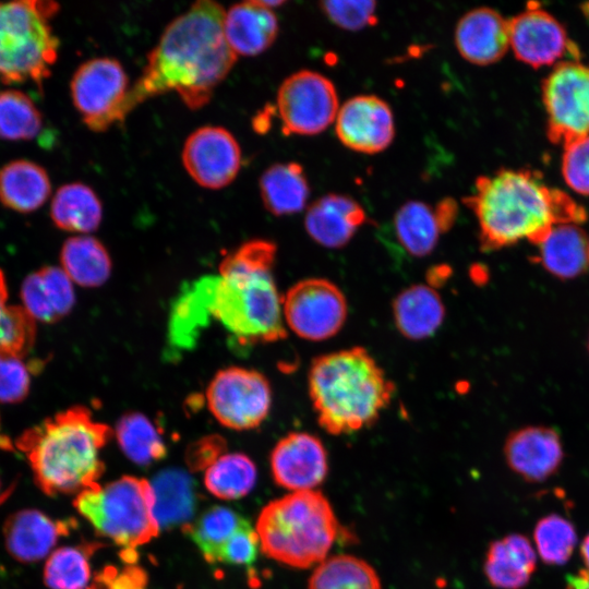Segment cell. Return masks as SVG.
Masks as SVG:
<instances>
[{
    "label": "cell",
    "instance_id": "6da1fadb",
    "mask_svg": "<svg viewBox=\"0 0 589 589\" xmlns=\"http://www.w3.org/2000/svg\"><path fill=\"white\" fill-rule=\"evenodd\" d=\"M225 9L201 0L173 19L147 56V62L127 96L125 110L149 97L176 92L196 110L207 105L214 89L236 63L223 28Z\"/></svg>",
    "mask_w": 589,
    "mask_h": 589
},
{
    "label": "cell",
    "instance_id": "7a4b0ae2",
    "mask_svg": "<svg viewBox=\"0 0 589 589\" xmlns=\"http://www.w3.org/2000/svg\"><path fill=\"white\" fill-rule=\"evenodd\" d=\"M276 244L254 239L228 253L218 275L197 279L209 321H216L237 345L275 342L287 336L283 297L273 266Z\"/></svg>",
    "mask_w": 589,
    "mask_h": 589
},
{
    "label": "cell",
    "instance_id": "3957f363",
    "mask_svg": "<svg viewBox=\"0 0 589 589\" xmlns=\"http://www.w3.org/2000/svg\"><path fill=\"white\" fill-rule=\"evenodd\" d=\"M464 203L477 217L483 251L524 239L539 245L555 225H579L587 217L585 208L567 193L550 188L529 169H500L478 177L474 192Z\"/></svg>",
    "mask_w": 589,
    "mask_h": 589
},
{
    "label": "cell",
    "instance_id": "277c9868",
    "mask_svg": "<svg viewBox=\"0 0 589 589\" xmlns=\"http://www.w3.org/2000/svg\"><path fill=\"white\" fill-rule=\"evenodd\" d=\"M111 435V428L95 420L88 408L73 406L25 430L15 447L45 494H79L99 484L101 450Z\"/></svg>",
    "mask_w": 589,
    "mask_h": 589
},
{
    "label": "cell",
    "instance_id": "5b68a950",
    "mask_svg": "<svg viewBox=\"0 0 589 589\" xmlns=\"http://www.w3.org/2000/svg\"><path fill=\"white\" fill-rule=\"evenodd\" d=\"M308 387L317 422L332 435L372 425L395 393L384 370L365 348L357 346L316 357Z\"/></svg>",
    "mask_w": 589,
    "mask_h": 589
},
{
    "label": "cell",
    "instance_id": "8992f818",
    "mask_svg": "<svg viewBox=\"0 0 589 589\" xmlns=\"http://www.w3.org/2000/svg\"><path fill=\"white\" fill-rule=\"evenodd\" d=\"M339 529L328 500L315 490L291 492L269 502L255 528L264 554L293 568L322 563Z\"/></svg>",
    "mask_w": 589,
    "mask_h": 589
},
{
    "label": "cell",
    "instance_id": "52a82bcc",
    "mask_svg": "<svg viewBox=\"0 0 589 589\" xmlns=\"http://www.w3.org/2000/svg\"><path fill=\"white\" fill-rule=\"evenodd\" d=\"M59 4L44 0L0 2V82H33L40 88L58 58L49 21Z\"/></svg>",
    "mask_w": 589,
    "mask_h": 589
},
{
    "label": "cell",
    "instance_id": "ba28073f",
    "mask_svg": "<svg viewBox=\"0 0 589 589\" xmlns=\"http://www.w3.org/2000/svg\"><path fill=\"white\" fill-rule=\"evenodd\" d=\"M73 505L101 536L122 548L135 550L159 532L152 484L143 478L123 476L106 485L97 484L76 494Z\"/></svg>",
    "mask_w": 589,
    "mask_h": 589
},
{
    "label": "cell",
    "instance_id": "9c48e42d",
    "mask_svg": "<svg viewBox=\"0 0 589 589\" xmlns=\"http://www.w3.org/2000/svg\"><path fill=\"white\" fill-rule=\"evenodd\" d=\"M130 91L122 64L110 57L85 61L74 72L70 92L73 105L87 128L103 132L123 122Z\"/></svg>",
    "mask_w": 589,
    "mask_h": 589
},
{
    "label": "cell",
    "instance_id": "30bf717a",
    "mask_svg": "<svg viewBox=\"0 0 589 589\" xmlns=\"http://www.w3.org/2000/svg\"><path fill=\"white\" fill-rule=\"evenodd\" d=\"M548 137L565 145L589 134V63L560 61L542 84Z\"/></svg>",
    "mask_w": 589,
    "mask_h": 589
},
{
    "label": "cell",
    "instance_id": "8fae6325",
    "mask_svg": "<svg viewBox=\"0 0 589 589\" xmlns=\"http://www.w3.org/2000/svg\"><path fill=\"white\" fill-rule=\"evenodd\" d=\"M206 402L221 425L238 431L255 429L271 411V384L256 370L228 366L213 376L206 389Z\"/></svg>",
    "mask_w": 589,
    "mask_h": 589
},
{
    "label": "cell",
    "instance_id": "7c38bea8",
    "mask_svg": "<svg viewBox=\"0 0 589 589\" xmlns=\"http://www.w3.org/2000/svg\"><path fill=\"white\" fill-rule=\"evenodd\" d=\"M347 314L344 292L325 278L300 280L283 297L285 325L305 340L322 341L334 337L345 325Z\"/></svg>",
    "mask_w": 589,
    "mask_h": 589
},
{
    "label": "cell",
    "instance_id": "4fadbf2b",
    "mask_svg": "<svg viewBox=\"0 0 589 589\" xmlns=\"http://www.w3.org/2000/svg\"><path fill=\"white\" fill-rule=\"evenodd\" d=\"M338 110L334 84L318 72L300 70L279 86L277 111L287 135L318 134L336 120Z\"/></svg>",
    "mask_w": 589,
    "mask_h": 589
},
{
    "label": "cell",
    "instance_id": "5bb4252c",
    "mask_svg": "<svg viewBox=\"0 0 589 589\" xmlns=\"http://www.w3.org/2000/svg\"><path fill=\"white\" fill-rule=\"evenodd\" d=\"M181 156L190 177L212 190L230 184L241 167L238 141L218 125H204L193 131L184 142Z\"/></svg>",
    "mask_w": 589,
    "mask_h": 589
},
{
    "label": "cell",
    "instance_id": "9a60e30c",
    "mask_svg": "<svg viewBox=\"0 0 589 589\" xmlns=\"http://www.w3.org/2000/svg\"><path fill=\"white\" fill-rule=\"evenodd\" d=\"M508 29L515 56L532 67L551 64L566 52L579 57L564 26L537 3H529L526 10L508 20Z\"/></svg>",
    "mask_w": 589,
    "mask_h": 589
},
{
    "label": "cell",
    "instance_id": "2e32d148",
    "mask_svg": "<svg viewBox=\"0 0 589 589\" xmlns=\"http://www.w3.org/2000/svg\"><path fill=\"white\" fill-rule=\"evenodd\" d=\"M336 134L348 148L363 154H377L394 140L395 124L389 105L374 95L348 99L338 110Z\"/></svg>",
    "mask_w": 589,
    "mask_h": 589
},
{
    "label": "cell",
    "instance_id": "e0dca14e",
    "mask_svg": "<svg viewBox=\"0 0 589 589\" xmlns=\"http://www.w3.org/2000/svg\"><path fill=\"white\" fill-rule=\"evenodd\" d=\"M269 461L275 482L291 492L314 490L328 472L324 444L306 432H291L281 437Z\"/></svg>",
    "mask_w": 589,
    "mask_h": 589
},
{
    "label": "cell",
    "instance_id": "ac0fdd59",
    "mask_svg": "<svg viewBox=\"0 0 589 589\" xmlns=\"http://www.w3.org/2000/svg\"><path fill=\"white\" fill-rule=\"evenodd\" d=\"M508 467L527 482H542L561 467L564 449L560 434L549 426H525L513 431L504 443Z\"/></svg>",
    "mask_w": 589,
    "mask_h": 589
},
{
    "label": "cell",
    "instance_id": "d6986e66",
    "mask_svg": "<svg viewBox=\"0 0 589 589\" xmlns=\"http://www.w3.org/2000/svg\"><path fill=\"white\" fill-rule=\"evenodd\" d=\"M72 524V520L52 519L38 509H20L4 521L5 549L19 562H38L49 556L59 539L70 532Z\"/></svg>",
    "mask_w": 589,
    "mask_h": 589
},
{
    "label": "cell",
    "instance_id": "ffe728a7",
    "mask_svg": "<svg viewBox=\"0 0 589 589\" xmlns=\"http://www.w3.org/2000/svg\"><path fill=\"white\" fill-rule=\"evenodd\" d=\"M455 44L465 60L478 65L494 63L509 47L508 20L491 8L472 9L458 21Z\"/></svg>",
    "mask_w": 589,
    "mask_h": 589
},
{
    "label": "cell",
    "instance_id": "44dd1931",
    "mask_svg": "<svg viewBox=\"0 0 589 589\" xmlns=\"http://www.w3.org/2000/svg\"><path fill=\"white\" fill-rule=\"evenodd\" d=\"M366 221L363 207L352 197L329 193L313 202L304 228L313 241L329 249L345 247Z\"/></svg>",
    "mask_w": 589,
    "mask_h": 589
},
{
    "label": "cell",
    "instance_id": "7402d4cb",
    "mask_svg": "<svg viewBox=\"0 0 589 589\" xmlns=\"http://www.w3.org/2000/svg\"><path fill=\"white\" fill-rule=\"evenodd\" d=\"M223 28L236 55L256 56L275 41L278 21L272 9L251 0L233 4L225 11Z\"/></svg>",
    "mask_w": 589,
    "mask_h": 589
},
{
    "label": "cell",
    "instance_id": "603a6c76",
    "mask_svg": "<svg viewBox=\"0 0 589 589\" xmlns=\"http://www.w3.org/2000/svg\"><path fill=\"white\" fill-rule=\"evenodd\" d=\"M24 310L36 321L53 323L75 303L72 280L61 267L45 266L28 275L21 288Z\"/></svg>",
    "mask_w": 589,
    "mask_h": 589
},
{
    "label": "cell",
    "instance_id": "cb8c5ba5",
    "mask_svg": "<svg viewBox=\"0 0 589 589\" xmlns=\"http://www.w3.org/2000/svg\"><path fill=\"white\" fill-rule=\"evenodd\" d=\"M392 312L398 332L409 340L433 336L444 322L445 306L431 285L416 284L393 300Z\"/></svg>",
    "mask_w": 589,
    "mask_h": 589
},
{
    "label": "cell",
    "instance_id": "d4e9b609",
    "mask_svg": "<svg viewBox=\"0 0 589 589\" xmlns=\"http://www.w3.org/2000/svg\"><path fill=\"white\" fill-rule=\"evenodd\" d=\"M484 574L500 589H521L528 585L537 567V553L525 536L507 534L488 548Z\"/></svg>",
    "mask_w": 589,
    "mask_h": 589
},
{
    "label": "cell",
    "instance_id": "484cf974",
    "mask_svg": "<svg viewBox=\"0 0 589 589\" xmlns=\"http://www.w3.org/2000/svg\"><path fill=\"white\" fill-rule=\"evenodd\" d=\"M51 193L47 171L27 159H15L0 169V202L7 208L31 213L41 207Z\"/></svg>",
    "mask_w": 589,
    "mask_h": 589
},
{
    "label": "cell",
    "instance_id": "4316f807",
    "mask_svg": "<svg viewBox=\"0 0 589 589\" xmlns=\"http://www.w3.org/2000/svg\"><path fill=\"white\" fill-rule=\"evenodd\" d=\"M588 245L578 224H557L539 244V262L556 278L573 279L589 265Z\"/></svg>",
    "mask_w": 589,
    "mask_h": 589
},
{
    "label": "cell",
    "instance_id": "83f0119b",
    "mask_svg": "<svg viewBox=\"0 0 589 589\" xmlns=\"http://www.w3.org/2000/svg\"><path fill=\"white\" fill-rule=\"evenodd\" d=\"M259 188L265 208L275 216L301 212L310 195L303 167L294 161L269 166L260 177Z\"/></svg>",
    "mask_w": 589,
    "mask_h": 589
},
{
    "label": "cell",
    "instance_id": "f1b7e54d",
    "mask_svg": "<svg viewBox=\"0 0 589 589\" xmlns=\"http://www.w3.org/2000/svg\"><path fill=\"white\" fill-rule=\"evenodd\" d=\"M53 224L64 231L80 235L95 231L103 219V205L95 191L81 182L61 185L50 204Z\"/></svg>",
    "mask_w": 589,
    "mask_h": 589
},
{
    "label": "cell",
    "instance_id": "f546056e",
    "mask_svg": "<svg viewBox=\"0 0 589 589\" xmlns=\"http://www.w3.org/2000/svg\"><path fill=\"white\" fill-rule=\"evenodd\" d=\"M60 263L72 283L85 288L104 285L112 269L105 245L88 235L68 238L60 251Z\"/></svg>",
    "mask_w": 589,
    "mask_h": 589
},
{
    "label": "cell",
    "instance_id": "4dcf8cb0",
    "mask_svg": "<svg viewBox=\"0 0 589 589\" xmlns=\"http://www.w3.org/2000/svg\"><path fill=\"white\" fill-rule=\"evenodd\" d=\"M394 229L398 243L413 257L431 254L446 232L435 206L421 201L406 202L397 211Z\"/></svg>",
    "mask_w": 589,
    "mask_h": 589
},
{
    "label": "cell",
    "instance_id": "1f68e13d",
    "mask_svg": "<svg viewBox=\"0 0 589 589\" xmlns=\"http://www.w3.org/2000/svg\"><path fill=\"white\" fill-rule=\"evenodd\" d=\"M155 516L159 527L187 521L195 509L196 490L193 479L179 469H167L153 480Z\"/></svg>",
    "mask_w": 589,
    "mask_h": 589
},
{
    "label": "cell",
    "instance_id": "d6a6232c",
    "mask_svg": "<svg viewBox=\"0 0 589 589\" xmlns=\"http://www.w3.org/2000/svg\"><path fill=\"white\" fill-rule=\"evenodd\" d=\"M249 522L236 510L216 505L187 525L185 531L204 558L215 564L219 563L221 552L233 534Z\"/></svg>",
    "mask_w": 589,
    "mask_h": 589
},
{
    "label": "cell",
    "instance_id": "836d02e7",
    "mask_svg": "<svg viewBox=\"0 0 589 589\" xmlns=\"http://www.w3.org/2000/svg\"><path fill=\"white\" fill-rule=\"evenodd\" d=\"M309 589H382L375 569L348 554L325 558L312 573Z\"/></svg>",
    "mask_w": 589,
    "mask_h": 589
},
{
    "label": "cell",
    "instance_id": "e575fe53",
    "mask_svg": "<svg viewBox=\"0 0 589 589\" xmlns=\"http://www.w3.org/2000/svg\"><path fill=\"white\" fill-rule=\"evenodd\" d=\"M116 436L125 456L137 465L152 464L167 454L158 429L141 412L124 413L117 423Z\"/></svg>",
    "mask_w": 589,
    "mask_h": 589
},
{
    "label": "cell",
    "instance_id": "d590c367",
    "mask_svg": "<svg viewBox=\"0 0 589 589\" xmlns=\"http://www.w3.org/2000/svg\"><path fill=\"white\" fill-rule=\"evenodd\" d=\"M256 481V467L244 454H224L211 465L204 476L206 489L221 500L245 496Z\"/></svg>",
    "mask_w": 589,
    "mask_h": 589
},
{
    "label": "cell",
    "instance_id": "8d00e7d4",
    "mask_svg": "<svg viewBox=\"0 0 589 589\" xmlns=\"http://www.w3.org/2000/svg\"><path fill=\"white\" fill-rule=\"evenodd\" d=\"M43 116L32 98L19 89L0 91V139L29 141L43 129Z\"/></svg>",
    "mask_w": 589,
    "mask_h": 589
},
{
    "label": "cell",
    "instance_id": "74e56055",
    "mask_svg": "<svg viewBox=\"0 0 589 589\" xmlns=\"http://www.w3.org/2000/svg\"><path fill=\"white\" fill-rule=\"evenodd\" d=\"M91 566L83 546H62L52 551L44 566V580L50 589H87Z\"/></svg>",
    "mask_w": 589,
    "mask_h": 589
},
{
    "label": "cell",
    "instance_id": "f35d334b",
    "mask_svg": "<svg viewBox=\"0 0 589 589\" xmlns=\"http://www.w3.org/2000/svg\"><path fill=\"white\" fill-rule=\"evenodd\" d=\"M35 320L23 306L8 304V289L0 271V351L24 357L33 347Z\"/></svg>",
    "mask_w": 589,
    "mask_h": 589
},
{
    "label": "cell",
    "instance_id": "ab89813d",
    "mask_svg": "<svg viewBox=\"0 0 589 589\" xmlns=\"http://www.w3.org/2000/svg\"><path fill=\"white\" fill-rule=\"evenodd\" d=\"M533 541L539 557L545 564L563 565L574 552L577 534L569 520L557 514H550L536 524Z\"/></svg>",
    "mask_w": 589,
    "mask_h": 589
},
{
    "label": "cell",
    "instance_id": "60d3db41",
    "mask_svg": "<svg viewBox=\"0 0 589 589\" xmlns=\"http://www.w3.org/2000/svg\"><path fill=\"white\" fill-rule=\"evenodd\" d=\"M321 10L337 26L359 31L376 22L374 1L328 0L320 2Z\"/></svg>",
    "mask_w": 589,
    "mask_h": 589
},
{
    "label": "cell",
    "instance_id": "b9f144b4",
    "mask_svg": "<svg viewBox=\"0 0 589 589\" xmlns=\"http://www.w3.org/2000/svg\"><path fill=\"white\" fill-rule=\"evenodd\" d=\"M31 371L23 357L0 351V402L22 401L28 394Z\"/></svg>",
    "mask_w": 589,
    "mask_h": 589
},
{
    "label": "cell",
    "instance_id": "7bdbcfd3",
    "mask_svg": "<svg viewBox=\"0 0 589 589\" xmlns=\"http://www.w3.org/2000/svg\"><path fill=\"white\" fill-rule=\"evenodd\" d=\"M562 173L572 190L589 195V134L564 145Z\"/></svg>",
    "mask_w": 589,
    "mask_h": 589
},
{
    "label": "cell",
    "instance_id": "ee69618b",
    "mask_svg": "<svg viewBox=\"0 0 589 589\" xmlns=\"http://www.w3.org/2000/svg\"><path fill=\"white\" fill-rule=\"evenodd\" d=\"M87 589H149L148 577L136 562L108 565L96 574Z\"/></svg>",
    "mask_w": 589,
    "mask_h": 589
},
{
    "label": "cell",
    "instance_id": "f6af8a7d",
    "mask_svg": "<svg viewBox=\"0 0 589 589\" xmlns=\"http://www.w3.org/2000/svg\"><path fill=\"white\" fill-rule=\"evenodd\" d=\"M259 548L257 532L249 522L237 531L225 545L219 563L250 567L257 557Z\"/></svg>",
    "mask_w": 589,
    "mask_h": 589
},
{
    "label": "cell",
    "instance_id": "bcb514c9",
    "mask_svg": "<svg viewBox=\"0 0 589 589\" xmlns=\"http://www.w3.org/2000/svg\"><path fill=\"white\" fill-rule=\"evenodd\" d=\"M226 443L219 435L204 436L189 447L187 461L191 468L207 469L224 455Z\"/></svg>",
    "mask_w": 589,
    "mask_h": 589
},
{
    "label": "cell",
    "instance_id": "7dc6e473",
    "mask_svg": "<svg viewBox=\"0 0 589 589\" xmlns=\"http://www.w3.org/2000/svg\"><path fill=\"white\" fill-rule=\"evenodd\" d=\"M565 589H589V570L580 569L568 576Z\"/></svg>",
    "mask_w": 589,
    "mask_h": 589
},
{
    "label": "cell",
    "instance_id": "c3c4849f",
    "mask_svg": "<svg viewBox=\"0 0 589 589\" xmlns=\"http://www.w3.org/2000/svg\"><path fill=\"white\" fill-rule=\"evenodd\" d=\"M580 556L586 566L585 569L589 570V533L581 541Z\"/></svg>",
    "mask_w": 589,
    "mask_h": 589
},
{
    "label": "cell",
    "instance_id": "681fc988",
    "mask_svg": "<svg viewBox=\"0 0 589 589\" xmlns=\"http://www.w3.org/2000/svg\"><path fill=\"white\" fill-rule=\"evenodd\" d=\"M13 490H14L13 484L4 488V485L2 484L1 479H0V504H2L3 502L7 501V498L10 496V494L12 493Z\"/></svg>",
    "mask_w": 589,
    "mask_h": 589
},
{
    "label": "cell",
    "instance_id": "f907efd6",
    "mask_svg": "<svg viewBox=\"0 0 589 589\" xmlns=\"http://www.w3.org/2000/svg\"><path fill=\"white\" fill-rule=\"evenodd\" d=\"M0 447L7 450L13 449V444L10 440L0 433Z\"/></svg>",
    "mask_w": 589,
    "mask_h": 589
},
{
    "label": "cell",
    "instance_id": "816d5d0a",
    "mask_svg": "<svg viewBox=\"0 0 589 589\" xmlns=\"http://www.w3.org/2000/svg\"><path fill=\"white\" fill-rule=\"evenodd\" d=\"M588 257H589V245H588Z\"/></svg>",
    "mask_w": 589,
    "mask_h": 589
}]
</instances>
